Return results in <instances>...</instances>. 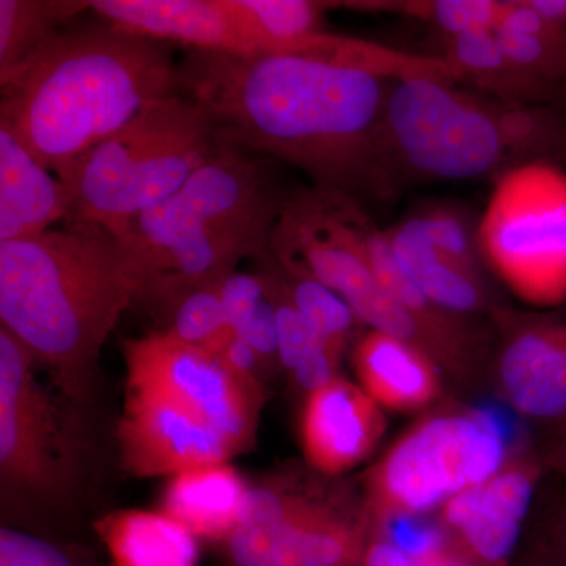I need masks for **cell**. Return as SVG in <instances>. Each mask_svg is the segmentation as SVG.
<instances>
[{"label":"cell","mask_w":566,"mask_h":566,"mask_svg":"<svg viewBox=\"0 0 566 566\" xmlns=\"http://www.w3.org/2000/svg\"><path fill=\"white\" fill-rule=\"evenodd\" d=\"M395 81L304 55L191 51L177 66V93L227 144L290 164L312 188L364 208L400 192L386 145Z\"/></svg>","instance_id":"1"},{"label":"cell","mask_w":566,"mask_h":566,"mask_svg":"<svg viewBox=\"0 0 566 566\" xmlns=\"http://www.w3.org/2000/svg\"><path fill=\"white\" fill-rule=\"evenodd\" d=\"M151 277L145 256L95 226L0 243V326L82 403L107 337Z\"/></svg>","instance_id":"2"},{"label":"cell","mask_w":566,"mask_h":566,"mask_svg":"<svg viewBox=\"0 0 566 566\" xmlns=\"http://www.w3.org/2000/svg\"><path fill=\"white\" fill-rule=\"evenodd\" d=\"M170 44L103 21L69 28L0 80V126L51 172L177 93Z\"/></svg>","instance_id":"3"},{"label":"cell","mask_w":566,"mask_h":566,"mask_svg":"<svg viewBox=\"0 0 566 566\" xmlns=\"http://www.w3.org/2000/svg\"><path fill=\"white\" fill-rule=\"evenodd\" d=\"M460 82L395 81L386 145L398 186L495 180L527 164L566 172V107L504 102Z\"/></svg>","instance_id":"4"},{"label":"cell","mask_w":566,"mask_h":566,"mask_svg":"<svg viewBox=\"0 0 566 566\" xmlns=\"http://www.w3.org/2000/svg\"><path fill=\"white\" fill-rule=\"evenodd\" d=\"M227 147L218 126L191 99L180 93L156 99L57 172L69 193L66 223L120 238Z\"/></svg>","instance_id":"5"},{"label":"cell","mask_w":566,"mask_h":566,"mask_svg":"<svg viewBox=\"0 0 566 566\" xmlns=\"http://www.w3.org/2000/svg\"><path fill=\"white\" fill-rule=\"evenodd\" d=\"M506 455L509 446L483 408L424 417L365 476L371 527L441 509L453 495L497 474Z\"/></svg>","instance_id":"6"},{"label":"cell","mask_w":566,"mask_h":566,"mask_svg":"<svg viewBox=\"0 0 566 566\" xmlns=\"http://www.w3.org/2000/svg\"><path fill=\"white\" fill-rule=\"evenodd\" d=\"M253 155L232 145L223 148L170 199L133 221L120 240L148 264L175 244L210 238L248 241L268 251L290 192L275 180L270 159Z\"/></svg>","instance_id":"7"},{"label":"cell","mask_w":566,"mask_h":566,"mask_svg":"<svg viewBox=\"0 0 566 566\" xmlns=\"http://www.w3.org/2000/svg\"><path fill=\"white\" fill-rule=\"evenodd\" d=\"M371 523L365 502L300 482L249 486L226 539L232 566H363Z\"/></svg>","instance_id":"8"},{"label":"cell","mask_w":566,"mask_h":566,"mask_svg":"<svg viewBox=\"0 0 566 566\" xmlns=\"http://www.w3.org/2000/svg\"><path fill=\"white\" fill-rule=\"evenodd\" d=\"M488 270L521 300L556 307L566 300V172L527 164L502 174L480 216Z\"/></svg>","instance_id":"9"},{"label":"cell","mask_w":566,"mask_h":566,"mask_svg":"<svg viewBox=\"0 0 566 566\" xmlns=\"http://www.w3.org/2000/svg\"><path fill=\"white\" fill-rule=\"evenodd\" d=\"M36 359L0 326V479L2 497L55 504L77 479L76 449Z\"/></svg>","instance_id":"10"},{"label":"cell","mask_w":566,"mask_h":566,"mask_svg":"<svg viewBox=\"0 0 566 566\" xmlns=\"http://www.w3.org/2000/svg\"><path fill=\"white\" fill-rule=\"evenodd\" d=\"M128 387L150 390L188 412L219 436L237 453L255 442L263 387L234 374L219 354L153 333L122 344Z\"/></svg>","instance_id":"11"},{"label":"cell","mask_w":566,"mask_h":566,"mask_svg":"<svg viewBox=\"0 0 566 566\" xmlns=\"http://www.w3.org/2000/svg\"><path fill=\"white\" fill-rule=\"evenodd\" d=\"M494 370L506 400L520 415L566 423V308L523 312L501 307L490 315Z\"/></svg>","instance_id":"12"},{"label":"cell","mask_w":566,"mask_h":566,"mask_svg":"<svg viewBox=\"0 0 566 566\" xmlns=\"http://www.w3.org/2000/svg\"><path fill=\"white\" fill-rule=\"evenodd\" d=\"M118 455L126 474L175 476L237 457L222 436L161 395L128 387L117 430Z\"/></svg>","instance_id":"13"},{"label":"cell","mask_w":566,"mask_h":566,"mask_svg":"<svg viewBox=\"0 0 566 566\" xmlns=\"http://www.w3.org/2000/svg\"><path fill=\"white\" fill-rule=\"evenodd\" d=\"M385 431L381 406L340 376L305 398L301 446L319 474L338 475L356 468L371 455Z\"/></svg>","instance_id":"14"},{"label":"cell","mask_w":566,"mask_h":566,"mask_svg":"<svg viewBox=\"0 0 566 566\" xmlns=\"http://www.w3.org/2000/svg\"><path fill=\"white\" fill-rule=\"evenodd\" d=\"M118 31L199 52L253 55L223 0H92Z\"/></svg>","instance_id":"15"},{"label":"cell","mask_w":566,"mask_h":566,"mask_svg":"<svg viewBox=\"0 0 566 566\" xmlns=\"http://www.w3.org/2000/svg\"><path fill=\"white\" fill-rule=\"evenodd\" d=\"M539 476L542 463L532 453L509 458L497 474L475 486L474 510L453 542L482 566H510Z\"/></svg>","instance_id":"16"},{"label":"cell","mask_w":566,"mask_h":566,"mask_svg":"<svg viewBox=\"0 0 566 566\" xmlns=\"http://www.w3.org/2000/svg\"><path fill=\"white\" fill-rule=\"evenodd\" d=\"M69 216L63 182L0 126V243L32 240Z\"/></svg>","instance_id":"17"},{"label":"cell","mask_w":566,"mask_h":566,"mask_svg":"<svg viewBox=\"0 0 566 566\" xmlns=\"http://www.w3.org/2000/svg\"><path fill=\"white\" fill-rule=\"evenodd\" d=\"M353 364L360 387L381 408L419 411L441 395V370L434 360L381 331L371 329L357 340Z\"/></svg>","instance_id":"18"},{"label":"cell","mask_w":566,"mask_h":566,"mask_svg":"<svg viewBox=\"0 0 566 566\" xmlns=\"http://www.w3.org/2000/svg\"><path fill=\"white\" fill-rule=\"evenodd\" d=\"M386 234L401 270L442 311L468 318L472 315L490 318L502 307L488 283L486 273L457 262L398 223L386 229Z\"/></svg>","instance_id":"19"},{"label":"cell","mask_w":566,"mask_h":566,"mask_svg":"<svg viewBox=\"0 0 566 566\" xmlns=\"http://www.w3.org/2000/svg\"><path fill=\"white\" fill-rule=\"evenodd\" d=\"M249 485L229 463L207 465L170 476L161 512L197 538L226 542L240 521Z\"/></svg>","instance_id":"20"},{"label":"cell","mask_w":566,"mask_h":566,"mask_svg":"<svg viewBox=\"0 0 566 566\" xmlns=\"http://www.w3.org/2000/svg\"><path fill=\"white\" fill-rule=\"evenodd\" d=\"M95 532L112 566L199 564V538L161 510H117L96 521Z\"/></svg>","instance_id":"21"},{"label":"cell","mask_w":566,"mask_h":566,"mask_svg":"<svg viewBox=\"0 0 566 566\" xmlns=\"http://www.w3.org/2000/svg\"><path fill=\"white\" fill-rule=\"evenodd\" d=\"M442 43V57L452 63L461 82L474 85V91L510 103L566 107V88L536 81L520 69L494 32L444 36Z\"/></svg>","instance_id":"22"},{"label":"cell","mask_w":566,"mask_h":566,"mask_svg":"<svg viewBox=\"0 0 566 566\" xmlns=\"http://www.w3.org/2000/svg\"><path fill=\"white\" fill-rule=\"evenodd\" d=\"M87 0H0V80L22 69L70 28Z\"/></svg>","instance_id":"23"},{"label":"cell","mask_w":566,"mask_h":566,"mask_svg":"<svg viewBox=\"0 0 566 566\" xmlns=\"http://www.w3.org/2000/svg\"><path fill=\"white\" fill-rule=\"evenodd\" d=\"M494 33L520 69L536 81L566 88V25L543 20L526 0H505Z\"/></svg>","instance_id":"24"},{"label":"cell","mask_w":566,"mask_h":566,"mask_svg":"<svg viewBox=\"0 0 566 566\" xmlns=\"http://www.w3.org/2000/svg\"><path fill=\"white\" fill-rule=\"evenodd\" d=\"M253 55H282L294 41L323 31L329 2L315 0H223Z\"/></svg>","instance_id":"25"},{"label":"cell","mask_w":566,"mask_h":566,"mask_svg":"<svg viewBox=\"0 0 566 566\" xmlns=\"http://www.w3.org/2000/svg\"><path fill=\"white\" fill-rule=\"evenodd\" d=\"M401 14L427 22L442 36L494 32L505 10V0H353L333 2V9Z\"/></svg>","instance_id":"26"},{"label":"cell","mask_w":566,"mask_h":566,"mask_svg":"<svg viewBox=\"0 0 566 566\" xmlns=\"http://www.w3.org/2000/svg\"><path fill=\"white\" fill-rule=\"evenodd\" d=\"M397 223L457 262L488 273L480 244V218L463 205L449 200L424 202Z\"/></svg>","instance_id":"27"},{"label":"cell","mask_w":566,"mask_h":566,"mask_svg":"<svg viewBox=\"0 0 566 566\" xmlns=\"http://www.w3.org/2000/svg\"><path fill=\"white\" fill-rule=\"evenodd\" d=\"M259 260L263 262L262 271L273 279L294 307L311 322L319 338L345 352L349 337L360 324L352 307L322 283L286 273L270 251L264 252Z\"/></svg>","instance_id":"28"},{"label":"cell","mask_w":566,"mask_h":566,"mask_svg":"<svg viewBox=\"0 0 566 566\" xmlns=\"http://www.w3.org/2000/svg\"><path fill=\"white\" fill-rule=\"evenodd\" d=\"M218 285L200 286L182 294L163 311V318L166 319L163 333L174 335L185 344L221 353L234 333Z\"/></svg>","instance_id":"29"},{"label":"cell","mask_w":566,"mask_h":566,"mask_svg":"<svg viewBox=\"0 0 566 566\" xmlns=\"http://www.w3.org/2000/svg\"><path fill=\"white\" fill-rule=\"evenodd\" d=\"M0 566H106L87 551L10 526L0 528Z\"/></svg>","instance_id":"30"},{"label":"cell","mask_w":566,"mask_h":566,"mask_svg":"<svg viewBox=\"0 0 566 566\" xmlns=\"http://www.w3.org/2000/svg\"><path fill=\"white\" fill-rule=\"evenodd\" d=\"M268 282L271 296L275 304L279 335V363L285 370L293 371L305 356V353L319 340L315 327L282 293V290L266 273H262Z\"/></svg>","instance_id":"31"},{"label":"cell","mask_w":566,"mask_h":566,"mask_svg":"<svg viewBox=\"0 0 566 566\" xmlns=\"http://www.w3.org/2000/svg\"><path fill=\"white\" fill-rule=\"evenodd\" d=\"M218 286L230 326L233 333H240L268 296L266 279L262 273L241 274L234 271L219 282Z\"/></svg>","instance_id":"32"},{"label":"cell","mask_w":566,"mask_h":566,"mask_svg":"<svg viewBox=\"0 0 566 566\" xmlns=\"http://www.w3.org/2000/svg\"><path fill=\"white\" fill-rule=\"evenodd\" d=\"M234 334L241 335L248 342L259 357L263 370H268L274 365H281L279 363L277 316H275V304L270 289H268V296L253 312L243 329Z\"/></svg>","instance_id":"33"},{"label":"cell","mask_w":566,"mask_h":566,"mask_svg":"<svg viewBox=\"0 0 566 566\" xmlns=\"http://www.w3.org/2000/svg\"><path fill=\"white\" fill-rule=\"evenodd\" d=\"M340 349L334 348L319 338L318 342L307 353L297 367L292 371L294 382L300 389L312 394L322 387L329 385L335 378H338L337 370L340 364Z\"/></svg>","instance_id":"34"},{"label":"cell","mask_w":566,"mask_h":566,"mask_svg":"<svg viewBox=\"0 0 566 566\" xmlns=\"http://www.w3.org/2000/svg\"><path fill=\"white\" fill-rule=\"evenodd\" d=\"M363 566H422L419 557L411 556L394 543L378 535H370Z\"/></svg>","instance_id":"35"},{"label":"cell","mask_w":566,"mask_h":566,"mask_svg":"<svg viewBox=\"0 0 566 566\" xmlns=\"http://www.w3.org/2000/svg\"><path fill=\"white\" fill-rule=\"evenodd\" d=\"M526 3L543 20L566 25V0H526Z\"/></svg>","instance_id":"36"},{"label":"cell","mask_w":566,"mask_h":566,"mask_svg":"<svg viewBox=\"0 0 566 566\" xmlns=\"http://www.w3.org/2000/svg\"><path fill=\"white\" fill-rule=\"evenodd\" d=\"M547 461L554 465L556 471L566 476V423L558 428L557 441L551 449Z\"/></svg>","instance_id":"37"},{"label":"cell","mask_w":566,"mask_h":566,"mask_svg":"<svg viewBox=\"0 0 566 566\" xmlns=\"http://www.w3.org/2000/svg\"><path fill=\"white\" fill-rule=\"evenodd\" d=\"M516 566H565L549 545L538 547L532 556Z\"/></svg>","instance_id":"38"}]
</instances>
